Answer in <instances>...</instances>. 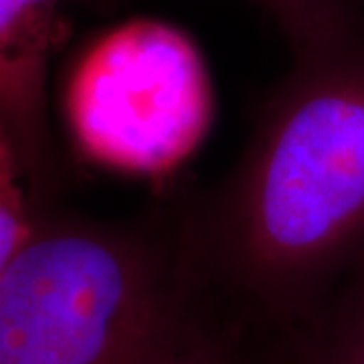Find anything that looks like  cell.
<instances>
[{
  "label": "cell",
  "mask_w": 364,
  "mask_h": 364,
  "mask_svg": "<svg viewBox=\"0 0 364 364\" xmlns=\"http://www.w3.org/2000/svg\"><path fill=\"white\" fill-rule=\"evenodd\" d=\"M200 289L294 328L364 263V45L301 53L219 186L178 219Z\"/></svg>",
  "instance_id": "1"
},
{
  "label": "cell",
  "mask_w": 364,
  "mask_h": 364,
  "mask_svg": "<svg viewBox=\"0 0 364 364\" xmlns=\"http://www.w3.org/2000/svg\"><path fill=\"white\" fill-rule=\"evenodd\" d=\"M215 90L196 43L158 18H130L85 45L61 90L73 148L102 168L162 176L203 144Z\"/></svg>",
  "instance_id": "3"
},
{
  "label": "cell",
  "mask_w": 364,
  "mask_h": 364,
  "mask_svg": "<svg viewBox=\"0 0 364 364\" xmlns=\"http://www.w3.org/2000/svg\"><path fill=\"white\" fill-rule=\"evenodd\" d=\"M57 9L59 0H0V140L45 196L55 178L47 65L61 35Z\"/></svg>",
  "instance_id": "4"
},
{
  "label": "cell",
  "mask_w": 364,
  "mask_h": 364,
  "mask_svg": "<svg viewBox=\"0 0 364 364\" xmlns=\"http://www.w3.org/2000/svg\"><path fill=\"white\" fill-rule=\"evenodd\" d=\"M272 364H364V263L318 312L287 328Z\"/></svg>",
  "instance_id": "5"
},
{
  "label": "cell",
  "mask_w": 364,
  "mask_h": 364,
  "mask_svg": "<svg viewBox=\"0 0 364 364\" xmlns=\"http://www.w3.org/2000/svg\"><path fill=\"white\" fill-rule=\"evenodd\" d=\"M144 364H243V360L229 336L203 318L196 299Z\"/></svg>",
  "instance_id": "7"
},
{
  "label": "cell",
  "mask_w": 364,
  "mask_h": 364,
  "mask_svg": "<svg viewBox=\"0 0 364 364\" xmlns=\"http://www.w3.org/2000/svg\"><path fill=\"white\" fill-rule=\"evenodd\" d=\"M282 26L298 55L352 37V0H257Z\"/></svg>",
  "instance_id": "6"
},
{
  "label": "cell",
  "mask_w": 364,
  "mask_h": 364,
  "mask_svg": "<svg viewBox=\"0 0 364 364\" xmlns=\"http://www.w3.org/2000/svg\"><path fill=\"white\" fill-rule=\"evenodd\" d=\"M200 294L178 225L51 210L0 267V364H144Z\"/></svg>",
  "instance_id": "2"
}]
</instances>
